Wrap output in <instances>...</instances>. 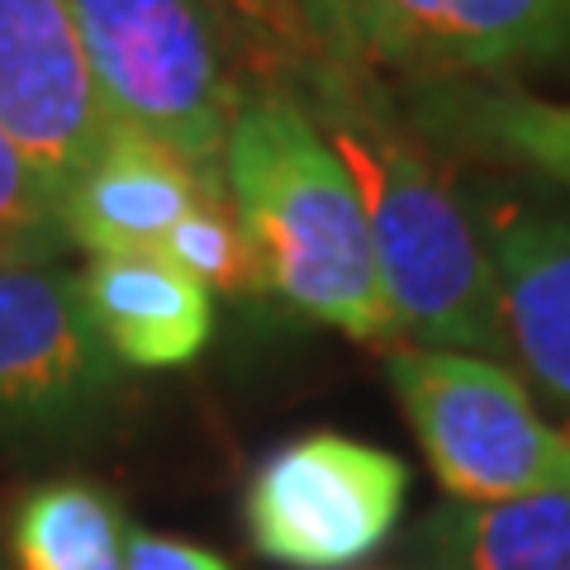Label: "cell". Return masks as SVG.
I'll list each match as a JSON object with an SVG mask.
<instances>
[{
	"label": "cell",
	"instance_id": "9a60e30c",
	"mask_svg": "<svg viewBox=\"0 0 570 570\" xmlns=\"http://www.w3.org/2000/svg\"><path fill=\"white\" fill-rule=\"evenodd\" d=\"M163 253L181 266L186 276H195L214 295H257L266 291L262 262L247 243L243 224L234 205H228V190H209L200 205H195L181 224L171 228V238L163 243Z\"/></svg>",
	"mask_w": 570,
	"mask_h": 570
},
{
	"label": "cell",
	"instance_id": "5b68a950",
	"mask_svg": "<svg viewBox=\"0 0 570 570\" xmlns=\"http://www.w3.org/2000/svg\"><path fill=\"white\" fill-rule=\"evenodd\" d=\"M409 466L347 433H305L262 456L243 523L257 557L285 570H347L390 542L404 519Z\"/></svg>",
	"mask_w": 570,
	"mask_h": 570
},
{
	"label": "cell",
	"instance_id": "8fae6325",
	"mask_svg": "<svg viewBox=\"0 0 570 570\" xmlns=\"http://www.w3.org/2000/svg\"><path fill=\"white\" fill-rule=\"evenodd\" d=\"M219 176L195 171L186 157L138 134H119L77 181L62 190L67 243L91 257L110 253H163L171 228L219 190Z\"/></svg>",
	"mask_w": 570,
	"mask_h": 570
},
{
	"label": "cell",
	"instance_id": "7c38bea8",
	"mask_svg": "<svg viewBox=\"0 0 570 570\" xmlns=\"http://www.w3.org/2000/svg\"><path fill=\"white\" fill-rule=\"evenodd\" d=\"M414 124L448 148L519 167L570 195V100H542L509 81H438L414 105Z\"/></svg>",
	"mask_w": 570,
	"mask_h": 570
},
{
	"label": "cell",
	"instance_id": "ac0fdd59",
	"mask_svg": "<svg viewBox=\"0 0 570 570\" xmlns=\"http://www.w3.org/2000/svg\"><path fill=\"white\" fill-rule=\"evenodd\" d=\"M124 570H234V566L200 542H181V538L134 528L129 532V566Z\"/></svg>",
	"mask_w": 570,
	"mask_h": 570
},
{
	"label": "cell",
	"instance_id": "30bf717a",
	"mask_svg": "<svg viewBox=\"0 0 570 570\" xmlns=\"http://www.w3.org/2000/svg\"><path fill=\"white\" fill-rule=\"evenodd\" d=\"M81 309L115 366L176 371L214 337V295L167 253L91 257L77 276Z\"/></svg>",
	"mask_w": 570,
	"mask_h": 570
},
{
	"label": "cell",
	"instance_id": "9c48e42d",
	"mask_svg": "<svg viewBox=\"0 0 570 570\" xmlns=\"http://www.w3.org/2000/svg\"><path fill=\"white\" fill-rule=\"evenodd\" d=\"M475 224L490 247L509 362L547 400L570 409V214L490 195Z\"/></svg>",
	"mask_w": 570,
	"mask_h": 570
},
{
	"label": "cell",
	"instance_id": "8992f818",
	"mask_svg": "<svg viewBox=\"0 0 570 570\" xmlns=\"http://www.w3.org/2000/svg\"><path fill=\"white\" fill-rule=\"evenodd\" d=\"M0 129L58 200L129 134L91 77L71 0H0Z\"/></svg>",
	"mask_w": 570,
	"mask_h": 570
},
{
	"label": "cell",
	"instance_id": "277c9868",
	"mask_svg": "<svg viewBox=\"0 0 570 570\" xmlns=\"http://www.w3.org/2000/svg\"><path fill=\"white\" fill-rule=\"evenodd\" d=\"M110 115L138 138L224 181V142L243 96L205 0H71Z\"/></svg>",
	"mask_w": 570,
	"mask_h": 570
},
{
	"label": "cell",
	"instance_id": "ba28073f",
	"mask_svg": "<svg viewBox=\"0 0 570 570\" xmlns=\"http://www.w3.org/2000/svg\"><path fill=\"white\" fill-rule=\"evenodd\" d=\"M376 62L494 81L570 62V0H376Z\"/></svg>",
	"mask_w": 570,
	"mask_h": 570
},
{
	"label": "cell",
	"instance_id": "7a4b0ae2",
	"mask_svg": "<svg viewBox=\"0 0 570 570\" xmlns=\"http://www.w3.org/2000/svg\"><path fill=\"white\" fill-rule=\"evenodd\" d=\"M224 190L262 262L266 291L352 343L404 347L362 195L295 96H243L224 142Z\"/></svg>",
	"mask_w": 570,
	"mask_h": 570
},
{
	"label": "cell",
	"instance_id": "52a82bcc",
	"mask_svg": "<svg viewBox=\"0 0 570 570\" xmlns=\"http://www.w3.org/2000/svg\"><path fill=\"white\" fill-rule=\"evenodd\" d=\"M110 385L115 362L91 333L77 276L58 262L0 266V428H67Z\"/></svg>",
	"mask_w": 570,
	"mask_h": 570
},
{
	"label": "cell",
	"instance_id": "6da1fadb",
	"mask_svg": "<svg viewBox=\"0 0 570 570\" xmlns=\"http://www.w3.org/2000/svg\"><path fill=\"white\" fill-rule=\"evenodd\" d=\"M366 71L314 67L299 100L362 195L400 343L509 362L490 247L475 209L395 119Z\"/></svg>",
	"mask_w": 570,
	"mask_h": 570
},
{
	"label": "cell",
	"instance_id": "e0dca14e",
	"mask_svg": "<svg viewBox=\"0 0 570 570\" xmlns=\"http://www.w3.org/2000/svg\"><path fill=\"white\" fill-rule=\"evenodd\" d=\"M314 48V67L366 71L376 62V0H272Z\"/></svg>",
	"mask_w": 570,
	"mask_h": 570
},
{
	"label": "cell",
	"instance_id": "2e32d148",
	"mask_svg": "<svg viewBox=\"0 0 570 570\" xmlns=\"http://www.w3.org/2000/svg\"><path fill=\"white\" fill-rule=\"evenodd\" d=\"M67 243L62 205L29 157L0 129V266H43L58 262Z\"/></svg>",
	"mask_w": 570,
	"mask_h": 570
},
{
	"label": "cell",
	"instance_id": "3957f363",
	"mask_svg": "<svg viewBox=\"0 0 570 570\" xmlns=\"http://www.w3.org/2000/svg\"><path fill=\"white\" fill-rule=\"evenodd\" d=\"M385 376L452 504L570 494V433L538 414L513 366L404 343Z\"/></svg>",
	"mask_w": 570,
	"mask_h": 570
},
{
	"label": "cell",
	"instance_id": "4fadbf2b",
	"mask_svg": "<svg viewBox=\"0 0 570 570\" xmlns=\"http://www.w3.org/2000/svg\"><path fill=\"white\" fill-rule=\"evenodd\" d=\"M419 547L428 570H570V494L442 504Z\"/></svg>",
	"mask_w": 570,
	"mask_h": 570
},
{
	"label": "cell",
	"instance_id": "5bb4252c",
	"mask_svg": "<svg viewBox=\"0 0 570 570\" xmlns=\"http://www.w3.org/2000/svg\"><path fill=\"white\" fill-rule=\"evenodd\" d=\"M124 509L91 480H52L10 513L14 570H124L129 566Z\"/></svg>",
	"mask_w": 570,
	"mask_h": 570
}]
</instances>
